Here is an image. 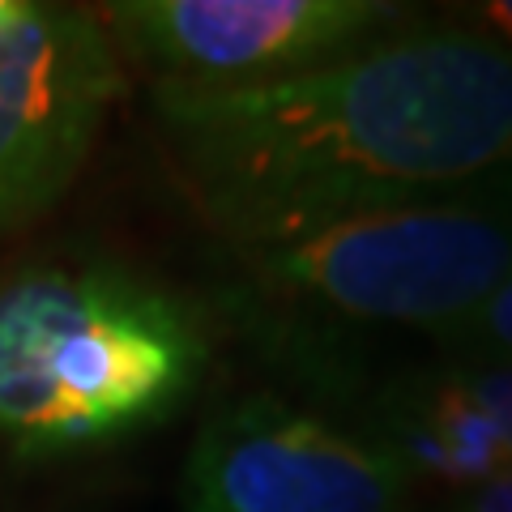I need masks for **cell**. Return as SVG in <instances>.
Wrapping results in <instances>:
<instances>
[{
	"label": "cell",
	"instance_id": "obj_1",
	"mask_svg": "<svg viewBox=\"0 0 512 512\" xmlns=\"http://www.w3.org/2000/svg\"><path fill=\"white\" fill-rule=\"evenodd\" d=\"M188 201L235 252L512 180V47L402 26L252 86L154 82Z\"/></svg>",
	"mask_w": 512,
	"mask_h": 512
},
{
	"label": "cell",
	"instance_id": "obj_2",
	"mask_svg": "<svg viewBox=\"0 0 512 512\" xmlns=\"http://www.w3.org/2000/svg\"><path fill=\"white\" fill-rule=\"evenodd\" d=\"M205 367L201 312L124 265H35L0 282V440L22 457L154 431Z\"/></svg>",
	"mask_w": 512,
	"mask_h": 512
},
{
	"label": "cell",
	"instance_id": "obj_3",
	"mask_svg": "<svg viewBox=\"0 0 512 512\" xmlns=\"http://www.w3.org/2000/svg\"><path fill=\"white\" fill-rule=\"evenodd\" d=\"M235 256L265 295L303 312L308 325H389L431 338L512 278V180Z\"/></svg>",
	"mask_w": 512,
	"mask_h": 512
},
{
	"label": "cell",
	"instance_id": "obj_4",
	"mask_svg": "<svg viewBox=\"0 0 512 512\" xmlns=\"http://www.w3.org/2000/svg\"><path fill=\"white\" fill-rule=\"evenodd\" d=\"M402 461L359 431L274 393L227 397L188 448L184 512H410Z\"/></svg>",
	"mask_w": 512,
	"mask_h": 512
},
{
	"label": "cell",
	"instance_id": "obj_5",
	"mask_svg": "<svg viewBox=\"0 0 512 512\" xmlns=\"http://www.w3.org/2000/svg\"><path fill=\"white\" fill-rule=\"evenodd\" d=\"M120 90V47L99 13L35 5L0 30V231L69 192Z\"/></svg>",
	"mask_w": 512,
	"mask_h": 512
},
{
	"label": "cell",
	"instance_id": "obj_6",
	"mask_svg": "<svg viewBox=\"0 0 512 512\" xmlns=\"http://www.w3.org/2000/svg\"><path fill=\"white\" fill-rule=\"evenodd\" d=\"M99 18L158 82L252 86L359 52L410 26V9L389 0H116Z\"/></svg>",
	"mask_w": 512,
	"mask_h": 512
},
{
	"label": "cell",
	"instance_id": "obj_7",
	"mask_svg": "<svg viewBox=\"0 0 512 512\" xmlns=\"http://www.w3.org/2000/svg\"><path fill=\"white\" fill-rule=\"evenodd\" d=\"M320 389L350 393L359 436L419 478L470 491L512 474V367L436 359L389 376L320 380Z\"/></svg>",
	"mask_w": 512,
	"mask_h": 512
},
{
	"label": "cell",
	"instance_id": "obj_8",
	"mask_svg": "<svg viewBox=\"0 0 512 512\" xmlns=\"http://www.w3.org/2000/svg\"><path fill=\"white\" fill-rule=\"evenodd\" d=\"M427 342L440 350V359L512 367V278L491 299L478 303L474 312L453 320V325L440 333H431Z\"/></svg>",
	"mask_w": 512,
	"mask_h": 512
},
{
	"label": "cell",
	"instance_id": "obj_9",
	"mask_svg": "<svg viewBox=\"0 0 512 512\" xmlns=\"http://www.w3.org/2000/svg\"><path fill=\"white\" fill-rule=\"evenodd\" d=\"M457 26L474 30L491 43L512 47V0H478V5H461L457 9Z\"/></svg>",
	"mask_w": 512,
	"mask_h": 512
},
{
	"label": "cell",
	"instance_id": "obj_10",
	"mask_svg": "<svg viewBox=\"0 0 512 512\" xmlns=\"http://www.w3.org/2000/svg\"><path fill=\"white\" fill-rule=\"evenodd\" d=\"M448 512H512V474H500L470 491H453Z\"/></svg>",
	"mask_w": 512,
	"mask_h": 512
},
{
	"label": "cell",
	"instance_id": "obj_11",
	"mask_svg": "<svg viewBox=\"0 0 512 512\" xmlns=\"http://www.w3.org/2000/svg\"><path fill=\"white\" fill-rule=\"evenodd\" d=\"M35 13V0H0V30L26 22Z\"/></svg>",
	"mask_w": 512,
	"mask_h": 512
}]
</instances>
